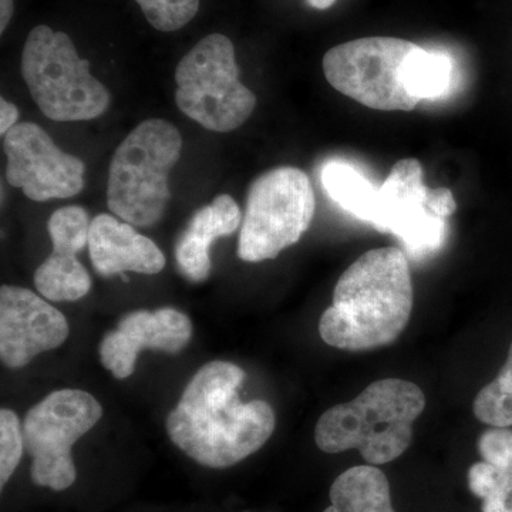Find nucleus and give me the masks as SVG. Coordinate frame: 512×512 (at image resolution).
Listing matches in <instances>:
<instances>
[{
    "label": "nucleus",
    "mask_w": 512,
    "mask_h": 512,
    "mask_svg": "<svg viewBox=\"0 0 512 512\" xmlns=\"http://www.w3.org/2000/svg\"><path fill=\"white\" fill-rule=\"evenodd\" d=\"M13 10H15L13 0H0V32L3 33L8 28Z\"/></svg>",
    "instance_id": "27"
},
{
    "label": "nucleus",
    "mask_w": 512,
    "mask_h": 512,
    "mask_svg": "<svg viewBox=\"0 0 512 512\" xmlns=\"http://www.w3.org/2000/svg\"><path fill=\"white\" fill-rule=\"evenodd\" d=\"M456 210L451 190L427 187L420 161L403 158L379 187L372 225L393 234L413 259H424L443 247L447 218Z\"/></svg>",
    "instance_id": "8"
},
{
    "label": "nucleus",
    "mask_w": 512,
    "mask_h": 512,
    "mask_svg": "<svg viewBox=\"0 0 512 512\" xmlns=\"http://www.w3.org/2000/svg\"><path fill=\"white\" fill-rule=\"evenodd\" d=\"M79 249L53 245L52 254L37 268L35 286L52 302H74L92 289V278L77 259Z\"/></svg>",
    "instance_id": "17"
},
{
    "label": "nucleus",
    "mask_w": 512,
    "mask_h": 512,
    "mask_svg": "<svg viewBox=\"0 0 512 512\" xmlns=\"http://www.w3.org/2000/svg\"><path fill=\"white\" fill-rule=\"evenodd\" d=\"M424 407L426 396L417 384L377 380L352 402L326 410L316 424L315 441L328 454L356 448L370 466H382L406 453Z\"/></svg>",
    "instance_id": "3"
},
{
    "label": "nucleus",
    "mask_w": 512,
    "mask_h": 512,
    "mask_svg": "<svg viewBox=\"0 0 512 512\" xmlns=\"http://www.w3.org/2000/svg\"><path fill=\"white\" fill-rule=\"evenodd\" d=\"M6 180L32 201L72 198L84 188L86 165L64 153L39 124L18 123L3 140Z\"/></svg>",
    "instance_id": "11"
},
{
    "label": "nucleus",
    "mask_w": 512,
    "mask_h": 512,
    "mask_svg": "<svg viewBox=\"0 0 512 512\" xmlns=\"http://www.w3.org/2000/svg\"><path fill=\"white\" fill-rule=\"evenodd\" d=\"M20 70L47 119L87 121L109 109V90L90 73L89 60L79 56L66 33L36 26L23 47Z\"/></svg>",
    "instance_id": "5"
},
{
    "label": "nucleus",
    "mask_w": 512,
    "mask_h": 512,
    "mask_svg": "<svg viewBox=\"0 0 512 512\" xmlns=\"http://www.w3.org/2000/svg\"><path fill=\"white\" fill-rule=\"evenodd\" d=\"M69 323L35 292L19 286L0 289V357L3 365L19 369L40 353L62 346Z\"/></svg>",
    "instance_id": "12"
},
{
    "label": "nucleus",
    "mask_w": 512,
    "mask_h": 512,
    "mask_svg": "<svg viewBox=\"0 0 512 512\" xmlns=\"http://www.w3.org/2000/svg\"><path fill=\"white\" fill-rule=\"evenodd\" d=\"M241 208L228 194L214 198L195 212L175 244L178 271L191 282H204L211 274V245L218 238L234 234L242 224Z\"/></svg>",
    "instance_id": "15"
},
{
    "label": "nucleus",
    "mask_w": 512,
    "mask_h": 512,
    "mask_svg": "<svg viewBox=\"0 0 512 512\" xmlns=\"http://www.w3.org/2000/svg\"><path fill=\"white\" fill-rule=\"evenodd\" d=\"M101 416L103 407L84 390H56L33 406L23 423L25 448L33 458V483L55 491L73 485L77 473L72 448Z\"/></svg>",
    "instance_id": "10"
},
{
    "label": "nucleus",
    "mask_w": 512,
    "mask_h": 512,
    "mask_svg": "<svg viewBox=\"0 0 512 512\" xmlns=\"http://www.w3.org/2000/svg\"><path fill=\"white\" fill-rule=\"evenodd\" d=\"M483 512H512V493H501L483 500Z\"/></svg>",
    "instance_id": "26"
},
{
    "label": "nucleus",
    "mask_w": 512,
    "mask_h": 512,
    "mask_svg": "<svg viewBox=\"0 0 512 512\" xmlns=\"http://www.w3.org/2000/svg\"><path fill=\"white\" fill-rule=\"evenodd\" d=\"M468 485L471 493L481 500L501 493H512V487L503 471L487 461L473 464L468 470Z\"/></svg>",
    "instance_id": "24"
},
{
    "label": "nucleus",
    "mask_w": 512,
    "mask_h": 512,
    "mask_svg": "<svg viewBox=\"0 0 512 512\" xmlns=\"http://www.w3.org/2000/svg\"><path fill=\"white\" fill-rule=\"evenodd\" d=\"M191 336L190 318L177 309L130 312L121 318L119 328L101 340L100 362L116 379H127L136 369L141 350L175 355L187 348Z\"/></svg>",
    "instance_id": "13"
},
{
    "label": "nucleus",
    "mask_w": 512,
    "mask_h": 512,
    "mask_svg": "<svg viewBox=\"0 0 512 512\" xmlns=\"http://www.w3.org/2000/svg\"><path fill=\"white\" fill-rule=\"evenodd\" d=\"M338 0H306L309 6L313 9L326 10L332 8Z\"/></svg>",
    "instance_id": "28"
},
{
    "label": "nucleus",
    "mask_w": 512,
    "mask_h": 512,
    "mask_svg": "<svg viewBox=\"0 0 512 512\" xmlns=\"http://www.w3.org/2000/svg\"><path fill=\"white\" fill-rule=\"evenodd\" d=\"M25 448L18 416L9 409L0 412V484L5 487L15 473Z\"/></svg>",
    "instance_id": "22"
},
{
    "label": "nucleus",
    "mask_w": 512,
    "mask_h": 512,
    "mask_svg": "<svg viewBox=\"0 0 512 512\" xmlns=\"http://www.w3.org/2000/svg\"><path fill=\"white\" fill-rule=\"evenodd\" d=\"M19 120V109L15 104L5 99H0V134L5 136L8 131L16 126Z\"/></svg>",
    "instance_id": "25"
},
{
    "label": "nucleus",
    "mask_w": 512,
    "mask_h": 512,
    "mask_svg": "<svg viewBox=\"0 0 512 512\" xmlns=\"http://www.w3.org/2000/svg\"><path fill=\"white\" fill-rule=\"evenodd\" d=\"M315 191L308 175L296 167H278L259 175L248 191L239 234L238 256L262 262L292 247L311 227Z\"/></svg>",
    "instance_id": "7"
},
{
    "label": "nucleus",
    "mask_w": 512,
    "mask_h": 512,
    "mask_svg": "<svg viewBox=\"0 0 512 512\" xmlns=\"http://www.w3.org/2000/svg\"><path fill=\"white\" fill-rule=\"evenodd\" d=\"M322 185L330 200L352 217L367 224L375 220L379 187L367 180L352 164L329 161L322 170Z\"/></svg>",
    "instance_id": "18"
},
{
    "label": "nucleus",
    "mask_w": 512,
    "mask_h": 512,
    "mask_svg": "<svg viewBox=\"0 0 512 512\" xmlns=\"http://www.w3.org/2000/svg\"><path fill=\"white\" fill-rule=\"evenodd\" d=\"M330 507L323 512H394L390 484L373 466L349 468L330 487Z\"/></svg>",
    "instance_id": "16"
},
{
    "label": "nucleus",
    "mask_w": 512,
    "mask_h": 512,
    "mask_svg": "<svg viewBox=\"0 0 512 512\" xmlns=\"http://www.w3.org/2000/svg\"><path fill=\"white\" fill-rule=\"evenodd\" d=\"M412 274L402 249H372L340 276L333 302L319 322L332 348L363 352L392 345L412 316Z\"/></svg>",
    "instance_id": "2"
},
{
    "label": "nucleus",
    "mask_w": 512,
    "mask_h": 512,
    "mask_svg": "<svg viewBox=\"0 0 512 512\" xmlns=\"http://www.w3.org/2000/svg\"><path fill=\"white\" fill-rule=\"evenodd\" d=\"M414 43L397 37H363L332 47L323 73L333 89L379 111H413L420 101L406 86V63Z\"/></svg>",
    "instance_id": "9"
},
{
    "label": "nucleus",
    "mask_w": 512,
    "mask_h": 512,
    "mask_svg": "<svg viewBox=\"0 0 512 512\" xmlns=\"http://www.w3.org/2000/svg\"><path fill=\"white\" fill-rule=\"evenodd\" d=\"M473 410L474 416L488 426H512V343L503 369L477 394Z\"/></svg>",
    "instance_id": "20"
},
{
    "label": "nucleus",
    "mask_w": 512,
    "mask_h": 512,
    "mask_svg": "<svg viewBox=\"0 0 512 512\" xmlns=\"http://www.w3.org/2000/svg\"><path fill=\"white\" fill-rule=\"evenodd\" d=\"M245 379L244 370L234 363H207L168 414L171 441L201 466H235L271 439L274 409L264 400L241 402L238 390Z\"/></svg>",
    "instance_id": "1"
},
{
    "label": "nucleus",
    "mask_w": 512,
    "mask_h": 512,
    "mask_svg": "<svg viewBox=\"0 0 512 512\" xmlns=\"http://www.w3.org/2000/svg\"><path fill=\"white\" fill-rule=\"evenodd\" d=\"M175 103L207 130L229 133L247 123L256 96L239 80L235 47L221 33L200 40L175 69Z\"/></svg>",
    "instance_id": "6"
},
{
    "label": "nucleus",
    "mask_w": 512,
    "mask_h": 512,
    "mask_svg": "<svg viewBox=\"0 0 512 512\" xmlns=\"http://www.w3.org/2000/svg\"><path fill=\"white\" fill-rule=\"evenodd\" d=\"M154 29L175 32L194 19L200 0H136Z\"/></svg>",
    "instance_id": "21"
},
{
    "label": "nucleus",
    "mask_w": 512,
    "mask_h": 512,
    "mask_svg": "<svg viewBox=\"0 0 512 512\" xmlns=\"http://www.w3.org/2000/svg\"><path fill=\"white\" fill-rule=\"evenodd\" d=\"M87 247L97 274L106 278L124 272L156 275L165 266L163 252L150 238L109 214L94 218Z\"/></svg>",
    "instance_id": "14"
},
{
    "label": "nucleus",
    "mask_w": 512,
    "mask_h": 512,
    "mask_svg": "<svg viewBox=\"0 0 512 512\" xmlns=\"http://www.w3.org/2000/svg\"><path fill=\"white\" fill-rule=\"evenodd\" d=\"M183 150V137L170 121L138 124L111 160L107 205L114 215L138 228L153 227L171 200L170 173Z\"/></svg>",
    "instance_id": "4"
},
{
    "label": "nucleus",
    "mask_w": 512,
    "mask_h": 512,
    "mask_svg": "<svg viewBox=\"0 0 512 512\" xmlns=\"http://www.w3.org/2000/svg\"><path fill=\"white\" fill-rule=\"evenodd\" d=\"M478 451L484 461L503 471L512 487V430L508 427L485 430L478 439Z\"/></svg>",
    "instance_id": "23"
},
{
    "label": "nucleus",
    "mask_w": 512,
    "mask_h": 512,
    "mask_svg": "<svg viewBox=\"0 0 512 512\" xmlns=\"http://www.w3.org/2000/svg\"><path fill=\"white\" fill-rule=\"evenodd\" d=\"M454 63L450 55L416 46L406 63V86L414 99L437 100L453 86Z\"/></svg>",
    "instance_id": "19"
}]
</instances>
